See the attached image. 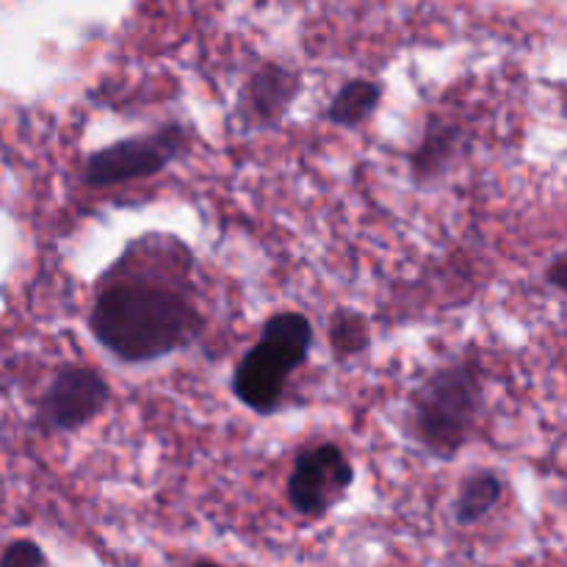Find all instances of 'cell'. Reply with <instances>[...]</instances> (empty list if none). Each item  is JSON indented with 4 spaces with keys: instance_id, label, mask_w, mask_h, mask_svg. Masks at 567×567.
Listing matches in <instances>:
<instances>
[{
    "instance_id": "1",
    "label": "cell",
    "mask_w": 567,
    "mask_h": 567,
    "mask_svg": "<svg viewBox=\"0 0 567 567\" xmlns=\"http://www.w3.org/2000/svg\"><path fill=\"white\" fill-rule=\"evenodd\" d=\"M203 327V313L186 293L147 277L105 282L89 310L94 341L131 365L155 363L181 352Z\"/></svg>"
},
{
    "instance_id": "2",
    "label": "cell",
    "mask_w": 567,
    "mask_h": 567,
    "mask_svg": "<svg viewBox=\"0 0 567 567\" xmlns=\"http://www.w3.org/2000/svg\"><path fill=\"white\" fill-rule=\"evenodd\" d=\"M482 408L485 385L480 365L468 358L452 360L437 365L410 393L408 435L421 452L449 463L474 441Z\"/></svg>"
},
{
    "instance_id": "3",
    "label": "cell",
    "mask_w": 567,
    "mask_h": 567,
    "mask_svg": "<svg viewBox=\"0 0 567 567\" xmlns=\"http://www.w3.org/2000/svg\"><path fill=\"white\" fill-rule=\"evenodd\" d=\"M313 341V324L305 313L282 310L269 316L258 341L233 371V396L258 415L275 413L286 396L291 377L308 363Z\"/></svg>"
},
{
    "instance_id": "4",
    "label": "cell",
    "mask_w": 567,
    "mask_h": 567,
    "mask_svg": "<svg viewBox=\"0 0 567 567\" xmlns=\"http://www.w3.org/2000/svg\"><path fill=\"white\" fill-rule=\"evenodd\" d=\"M192 150V131L183 122H166L153 133L120 138L83 161L81 183L86 188H114L144 181L169 169Z\"/></svg>"
},
{
    "instance_id": "5",
    "label": "cell",
    "mask_w": 567,
    "mask_h": 567,
    "mask_svg": "<svg viewBox=\"0 0 567 567\" xmlns=\"http://www.w3.org/2000/svg\"><path fill=\"white\" fill-rule=\"evenodd\" d=\"M354 465L338 443L321 441L302 449L293 460L286 498L299 518H321L347 498Z\"/></svg>"
},
{
    "instance_id": "6",
    "label": "cell",
    "mask_w": 567,
    "mask_h": 567,
    "mask_svg": "<svg viewBox=\"0 0 567 567\" xmlns=\"http://www.w3.org/2000/svg\"><path fill=\"white\" fill-rule=\"evenodd\" d=\"M111 404V385L97 369L66 363L55 369L37 402V421L44 432H75L97 421Z\"/></svg>"
},
{
    "instance_id": "7",
    "label": "cell",
    "mask_w": 567,
    "mask_h": 567,
    "mask_svg": "<svg viewBox=\"0 0 567 567\" xmlns=\"http://www.w3.org/2000/svg\"><path fill=\"white\" fill-rule=\"evenodd\" d=\"M302 89V78L286 64L264 61L258 70L249 75L247 86L238 103V116L249 127H271L288 114L291 103Z\"/></svg>"
},
{
    "instance_id": "8",
    "label": "cell",
    "mask_w": 567,
    "mask_h": 567,
    "mask_svg": "<svg viewBox=\"0 0 567 567\" xmlns=\"http://www.w3.org/2000/svg\"><path fill=\"white\" fill-rule=\"evenodd\" d=\"M504 493V480L498 471L493 468H476L471 474L463 476L457 487V496H454V520L460 526L480 524L482 518L493 513L502 502Z\"/></svg>"
},
{
    "instance_id": "9",
    "label": "cell",
    "mask_w": 567,
    "mask_h": 567,
    "mask_svg": "<svg viewBox=\"0 0 567 567\" xmlns=\"http://www.w3.org/2000/svg\"><path fill=\"white\" fill-rule=\"evenodd\" d=\"M382 83L374 78H352L332 94L327 105V122L338 127H358L380 109L382 103Z\"/></svg>"
},
{
    "instance_id": "10",
    "label": "cell",
    "mask_w": 567,
    "mask_h": 567,
    "mask_svg": "<svg viewBox=\"0 0 567 567\" xmlns=\"http://www.w3.org/2000/svg\"><path fill=\"white\" fill-rule=\"evenodd\" d=\"M457 144H460V127L454 122H432L426 127L424 138L415 147L413 158V175L419 183H430L435 181L437 175L452 166L454 155H457Z\"/></svg>"
},
{
    "instance_id": "11",
    "label": "cell",
    "mask_w": 567,
    "mask_h": 567,
    "mask_svg": "<svg viewBox=\"0 0 567 567\" xmlns=\"http://www.w3.org/2000/svg\"><path fill=\"white\" fill-rule=\"evenodd\" d=\"M330 343L338 358H354L369 347V324L354 310H341L330 324Z\"/></svg>"
},
{
    "instance_id": "12",
    "label": "cell",
    "mask_w": 567,
    "mask_h": 567,
    "mask_svg": "<svg viewBox=\"0 0 567 567\" xmlns=\"http://www.w3.org/2000/svg\"><path fill=\"white\" fill-rule=\"evenodd\" d=\"M48 554L42 551V546L31 540H17L11 546H6V551L0 554V565L3 567H42L48 565Z\"/></svg>"
},
{
    "instance_id": "13",
    "label": "cell",
    "mask_w": 567,
    "mask_h": 567,
    "mask_svg": "<svg viewBox=\"0 0 567 567\" xmlns=\"http://www.w3.org/2000/svg\"><path fill=\"white\" fill-rule=\"evenodd\" d=\"M565 255L559 252L557 258L551 260V266H548V271H546V282L548 286H554L557 288V291H565Z\"/></svg>"
}]
</instances>
